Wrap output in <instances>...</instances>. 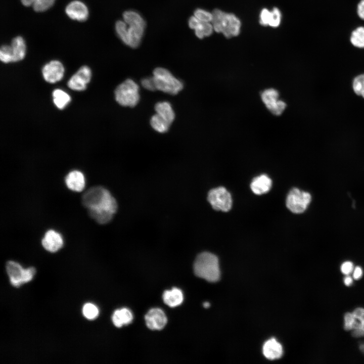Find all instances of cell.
Masks as SVG:
<instances>
[{
	"label": "cell",
	"instance_id": "f6af8a7d",
	"mask_svg": "<svg viewBox=\"0 0 364 364\" xmlns=\"http://www.w3.org/2000/svg\"><path fill=\"white\" fill-rule=\"evenodd\" d=\"M361 96L364 98V89H363V91H362V94H361Z\"/></svg>",
	"mask_w": 364,
	"mask_h": 364
},
{
	"label": "cell",
	"instance_id": "ffe728a7",
	"mask_svg": "<svg viewBox=\"0 0 364 364\" xmlns=\"http://www.w3.org/2000/svg\"><path fill=\"white\" fill-rule=\"evenodd\" d=\"M155 110L159 116L171 124L175 118L174 112L171 104L166 101L158 102L155 106Z\"/></svg>",
	"mask_w": 364,
	"mask_h": 364
},
{
	"label": "cell",
	"instance_id": "d6a6232c",
	"mask_svg": "<svg viewBox=\"0 0 364 364\" xmlns=\"http://www.w3.org/2000/svg\"><path fill=\"white\" fill-rule=\"evenodd\" d=\"M353 88L355 94L361 95L364 89V74L360 75L353 80Z\"/></svg>",
	"mask_w": 364,
	"mask_h": 364
},
{
	"label": "cell",
	"instance_id": "7a4b0ae2",
	"mask_svg": "<svg viewBox=\"0 0 364 364\" xmlns=\"http://www.w3.org/2000/svg\"><path fill=\"white\" fill-rule=\"evenodd\" d=\"M212 13L213 18L211 23L216 32L223 34L226 38L239 35L241 22L235 14L224 12L219 9H214Z\"/></svg>",
	"mask_w": 364,
	"mask_h": 364
},
{
	"label": "cell",
	"instance_id": "ba28073f",
	"mask_svg": "<svg viewBox=\"0 0 364 364\" xmlns=\"http://www.w3.org/2000/svg\"><path fill=\"white\" fill-rule=\"evenodd\" d=\"M261 99L266 108L274 115L279 116L285 110L287 104L280 99L278 91L272 88H267L261 93Z\"/></svg>",
	"mask_w": 364,
	"mask_h": 364
},
{
	"label": "cell",
	"instance_id": "30bf717a",
	"mask_svg": "<svg viewBox=\"0 0 364 364\" xmlns=\"http://www.w3.org/2000/svg\"><path fill=\"white\" fill-rule=\"evenodd\" d=\"M64 71V67L61 62L52 60L44 65L42 74L47 82L54 83L62 79Z\"/></svg>",
	"mask_w": 364,
	"mask_h": 364
},
{
	"label": "cell",
	"instance_id": "4fadbf2b",
	"mask_svg": "<svg viewBox=\"0 0 364 364\" xmlns=\"http://www.w3.org/2000/svg\"><path fill=\"white\" fill-rule=\"evenodd\" d=\"M41 243L46 250L55 252L62 248L64 242L60 233L55 230H50L45 233Z\"/></svg>",
	"mask_w": 364,
	"mask_h": 364
},
{
	"label": "cell",
	"instance_id": "6da1fadb",
	"mask_svg": "<svg viewBox=\"0 0 364 364\" xmlns=\"http://www.w3.org/2000/svg\"><path fill=\"white\" fill-rule=\"evenodd\" d=\"M81 202L88 209L90 217L101 224L109 222L117 209L115 198L101 186L88 189L82 195Z\"/></svg>",
	"mask_w": 364,
	"mask_h": 364
},
{
	"label": "cell",
	"instance_id": "484cf974",
	"mask_svg": "<svg viewBox=\"0 0 364 364\" xmlns=\"http://www.w3.org/2000/svg\"><path fill=\"white\" fill-rule=\"evenodd\" d=\"M350 41L351 44L358 48H364V27L360 26L351 33Z\"/></svg>",
	"mask_w": 364,
	"mask_h": 364
},
{
	"label": "cell",
	"instance_id": "f1b7e54d",
	"mask_svg": "<svg viewBox=\"0 0 364 364\" xmlns=\"http://www.w3.org/2000/svg\"><path fill=\"white\" fill-rule=\"evenodd\" d=\"M0 59L4 63L13 62V54L11 46L5 44L1 47Z\"/></svg>",
	"mask_w": 364,
	"mask_h": 364
},
{
	"label": "cell",
	"instance_id": "8fae6325",
	"mask_svg": "<svg viewBox=\"0 0 364 364\" xmlns=\"http://www.w3.org/2000/svg\"><path fill=\"white\" fill-rule=\"evenodd\" d=\"M147 326L151 330H161L166 325L167 319L163 311L158 308L151 309L145 316Z\"/></svg>",
	"mask_w": 364,
	"mask_h": 364
},
{
	"label": "cell",
	"instance_id": "7402d4cb",
	"mask_svg": "<svg viewBox=\"0 0 364 364\" xmlns=\"http://www.w3.org/2000/svg\"><path fill=\"white\" fill-rule=\"evenodd\" d=\"M112 319L116 327H121L130 324L133 320V315L129 309L122 308L114 311Z\"/></svg>",
	"mask_w": 364,
	"mask_h": 364
},
{
	"label": "cell",
	"instance_id": "603a6c76",
	"mask_svg": "<svg viewBox=\"0 0 364 364\" xmlns=\"http://www.w3.org/2000/svg\"><path fill=\"white\" fill-rule=\"evenodd\" d=\"M53 102L59 109H64L70 102V96L64 90L56 89L53 92Z\"/></svg>",
	"mask_w": 364,
	"mask_h": 364
},
{
	"label": "cell",
	"instance_id": "52a82bcc",
	"mask_svg": "<svg viewBox=\"0 0 364 364\" xmlns=\"http://www.w3.org/2000/svg\"><path fill=\"white\" fill-rule=\"evenodd\" d=\"M207 200L213 208L216 210L227 212L232 207L231 195L226 189L222 187L210 190Z\"/></svg>",
	"mask_w": 364,
	"mask_h": 364
},
{
	"label": "cell",
	"instance_id": "60d3db41",
	"mask_svg": "<svg viewBox=\"0 0 364 364\" xmlns=\"http://www.w3.org/2000/svg\"><path fill=\"white\" fill-rule=\"evenodd\" d=\"M21 3L25 6H33L36 0H20Z\"/></svg>",
	"mask_w": 364,
	"mask_h": 364
},
{
	"label": "cell",
	"instance_id": "ac0fdd59",
	"mask_svg": "<svg viewBox=\"0 0 364 364\" xmlns=\"http://www.w3.org/2000/svg\"><path fill=\"white\" fill-rule=\"evenodd\" d=\"M271 183V180L267 175L261 174L253 178L250 188L254 194L261 195L269 191Z\"/></svg>",
	"mask_w": 364,
	"mask_h": 364
},
{
	"label": "cell",
	"instance_id": "4dcf8cb0",
	"mask_svg": "<svg viewBox=\"0 0 364 364\" xmlns=\"http://www.w3.org/2000/svg\"><path fill=\"white\" fill-rule=\"evenodd\" d=\"M194 15L200 21L205 22H211L213 18L212 12L202 8L195 9Z\"/></svg>",
	"mask_w": 364,
	"mask_h": 364
},
{
	"label": "cell",
	"instance_id": "d590c367",
	"mask_svg": "<svg viewBox=\"0 0 364 364\" xmlns=\"http://www.w3.org/2000/svg\"><path fill=\"white\" fill-rule=\"evenodd\" d=\"M35 269L33 267L24 269L23 276V283H26L30 281L35 274Z\"/></svg>",
	"mask_w": 364,
	"mask_h": 364
},
{
	"label": "cell",
	"instance_id": "4316f807",
	"mask_svg": "<svg viewBox=\"0 0 364 364\" xmlns=\"http://www.w3.org/2000/svg\"><path fill=\"white\" fill-rule=\"evenodd\" d=\"M194 30L196 36L200 39L210 36L214 31L212 23L202 21Z\"/></svg>",
	"mask_w": 364,
	"mask_h": 364
},
{
	"label": "cell",
	"instance_id": "8d00e7d4",
	"mask_svg": "<svg viewBox=\"0 0 364 364\" xmlns=\"http://www.w3.org/2000/svg\"><path fill=\"white\" fill-rule=\"evenodd\" d=\"M353 270V265L350 261H345L341 266V272L346 275H349Z\"/></svg>",
	"mask_w": 364,
	"mask_h": 364
},
{
	"label": "cell",
	"instance_id": "83f0119b",
	"mask_svg": "<svg viewBox=\"0 0 364 364\" xmlns=\"http://www.w3.org/2000/svg\"><path fill=\"white\" fill-rule=\"evenodd\" d=\"M82 311L84 316L89 320L95 318L99 314V310L97 306L89 303L83 306Z\"/></svg>",
	"mask_w": 364,
	"mask_h": 364
},
{
	"label": "cell",
	"instance_id": "5bb4252c",
	"mask_svg": "<svg viewBox=\"0 0 364 364\" xmlns=\"http://www.w3.org/2000/svg\"><path fill=\"white\" fill-rule=\"evenodd\" d=\"M65 183L70 190L81 192L84 189L85 185L84 175L80 171L72 170L66 176Z\"/></svg>",
	"mask_w": 364,
	"mask_h": 364
},
{
	"label": "cell",
	"instance_id": "9c48e42d",
	"mask_svg": "<svg viewBox=\"0 0 364 364\" xmlns=\"http://www.w3.org/2000/svg\"><path fill=\"white\" fill-rule=\"evenodd\" d=\"M92 77V72L87 66H83L71 76L67 82L68 86L76 91L84 90Z\"/></svg>",
	"mask_w": 364,
	"mask_h": 364
},
{
	"label": "cell",
	"instance_id": "d4e9b609",
	"mask_svg": "<svg viewBox=\"0 0 364 364\" xmlns=\"http://www.w3.org/2000/svg\"><path fill=\"white\" fill-rule=\"evenodd\" d=\"M150 124L154 130L160 133L166 132L170 125L157 114L152 116Z\"/></svg>",
	"mask_w": 364,
	"mask_h": 364
},
{
	"label": "cell",
	"instance_id": "9a60e30c",
	"mask_svg": "<svg viewBox=\"0 0 364 364\" xmlns=\"http://www.w3.org/2000/svg\"><path fill=\"white\" fill-rule=\"evenodd\" d=\"M6 270L13 286L19 287L23 284L24 269L18 263L14 261H8L6 263Z\"/></svg>",
	"mask_w": 364,
	"mask_h": 364
},
{
	"label": "cell",
	"instance_id": "2e32d148",
	"mask_svg": "<svg viewBox=\"0 0 364 364\" xmlns=\"http://www.w3.org/2000/svg\"><path fill=\"white\" fill-rule=\"evenodd\" d=\"M262 352L266 358L273 360L280 358L283 355V350L281 344L275 339L271 338L264 343Z\"/></svg>",
	"mask_w": 364,
	"mask_h": 364
},
{
	"label": "cell",
	"instance_id": "8992f818",
	"mask_svg": "<svg viewBox=\"0 0 364 364\" xmlns=\"http://www.w3.org/2000/svg\"><path fill=\"white\" fill-rule=\"evenodd\" d=\"M311 200V197L309 193L294 188L288 194L286 206L293 213H301L306 209Z\"/></svg>",
	"mask_w": 364,
	"mask_h": 364
},
{
	"label": "cell",
	"instance_id": "ab89813d",
	"mask_svg": "<svg viewBox=\"0 0 364 364\" xmlns=\"http://www.w3.org/2000/svg\"><path fill=\"white\" fill-rule=\"evenodd\" d=\"M362 275V270L360 267L359 266H356L354 270L353 273V277L355 280H358L360 279Z\"/></svg>",
	"mask_w": 364,
	"mask_h": 364
},
{
	"label": "cell",
	"instance_id": "277c9868",
	"mask_svg": "<svg viewBox=\"0 0 364 364\" xmlns=\"http://www.w3.org/2000/svg\"><path fill=\"white\" fill-rule=\"evenodd\" d=\"M153 78L156 89L172 95L177 94L183 88V84L167 69L157 67L153 71Z\"/></svg>",
	"mask_w": 364,
	"mask_h": 364
},
{
	"label": "cell",
	"instance_id": "e0dca14e",
	"mask_svg": "<svg viewBox=\"0 0 364 364\" xmlns=\"http://www.w3.org/2000/svg\"><path fill=\"white\" fill-rule=\"evenodd\" d=\"M352 313L354 320L351 327L352 336L356 338L364 336V308H356Z\"/></svg>",
	"mask_w": 364,
	"mask_h": 364
},
{
	"label": "cell",
	"instance_id": "e575fe53",
	"mask_svg": "<svg viewBox=\"0 0 364 364\" xmlns=\"http://www.w3.org/2000/svg\"><path fill=\"white\" fill-rule=\"evenodd\" d=\"M142 86L146 89L154 91L156 90L153 77L143 78L141 81Z\"/></svg>",
	"mask_w": 364,
	"mask_h": 364
},
{
	"label": "cell",
	"instance_id": "f546056e",
	"mask_svg": "<svg viewBox=\"0 0 364 364\" xmlns=\"http://www.w3.org/2000/svg\"><path fill=\"white\" fill-rule=\"evenodd\" d=\"M282 19V15L280 10L277 7H274L271 10V17L268 26L273 28L279 27L281 24Z\"/></svg>",
	"mask_w": 364,
	"mask_h": 364
},
{
	"label": "cell",
	"instance_id": "44dd1931",
	"mask_svg": "<svg viewBox=\"0 0 364 364\" xmlns=\"http://www.w3.org/2000/svg\"><path fill=\"white\" fill-rule=\"evenodd\" d=\"M163 299L166 305L174 307L181 304L184 299L183 294L180 289L173 288L163 293Z\"/></svg>",
	"mask_w": 364,
	"mask_h": 364
},
{
	"label": "cell",
	"instance_id": "b9f144b4",
	"mask_svg": "<svg viewBox=\"0 0 364 364\" xmlns=\"http://www.w3.org/2000/svg\"><path fill=\"white\" fill-rule=\"evenodd\" d=\"M352 278L349 276L345 277L344 279V284L347 286H350L352 284Z\"/></svg>",
	"mask_w": 364,
	"mask_h": 364
},
{
	"label": "cell",
	"instance_id": "f35d334b",
	"mask_svg": "<svg viewBox=\"0 0 364 364\" xmlns=\"http://www.w3.org/2000/svg\"><path fill=\"white\" fill-rule=\"evenodd\" d=\"M357 14L361 19L364 20V0H361L358 4Z\"/></svg>",
	"mask_w": 364,
	"mask_h": 364
},
{
	"label": "cell",
	"instance_id": "cb8c5ba5",
	"mask_svg": "<svg viewBox=\"0 0 364 364\" xmlns=\"http://www.w3.org/2000/svg\"><path fill=\"white\" fill-rule=\"evenodd\" d=\"M116 33L121 41L126 46H128V25L123 20L116 21L115 25Z\"/></svg>",
	"mask_w": 364,
	"mask_h": 364
},
{
	"label": "cell",
	"instance_id": "3957f363",
	"mask_svg": "<svg viewBox=\"0 0 364 364\" xmlns=\"http://www.w3.org/2000/svg\"><path fill=\"white\" fill-rule=\"evenodd\" d=\"M194 270L197 277L208 282H215L220 279L218 259L215 255L208 252H202L197 256Z\"/></svg>",
	"mask_w": 364,
	"mask_h": 364
},
{
	"label": "cell",
	"instance_id": "5b68a950",
	"mask_svg": "<svg viewBox=\"0 0 364 364\" xmlns=\"http://www.w3.org/2000/svg\"><path fill=\"white\" fill-rule=\"evenodd\" d=\"M139 86L131 79H127L120 84L115 90L116 102L124 107H133L140 100Z\"/></svg>",
	"mask_w": 364,
	"mask_h": 364
},
{
	"label": "cell",
	"instance_id": "7bdbcfd3",
	"mask_svg": "<svg viewBox=\"0 0 364 364\" xmlns=\"http://www.w3.org/2000/svg\"><path fill=\"white\" fill-rule=\"evenodd\" d=\"M359 349L363 353H364V344H361L359 346Z\"/></svg>",
	"mask_w": 364,
	"mask_h": 364
},
{
	"label": "cell",
	"instance_id": "ee69618b",
	"mask_svg": "<svg viewBox=\"0 0 364 364\" xmlns=\"http://www.w3.org/2000/svg\"><path fill=\"white\" fill-rule=\"evenodd\" d=\"M203 306L205 308H208L210 306V304L207 302H205L204 303Z\"/></svg>",
	"mask_w": 364,
	"mask_h": 364
},
{
	"label": "cell",
	"instance_id": "836d02e7",
	"mask_svg": "<svg viewBox=\"0 0 364 364\" xmlns=\"http://www.w3.org/2000/svg\"><path fill=\"white\" fill-rule=\"evenodd\" d=\"M271 17V11L267 8H263L259 14V23L263 26L269 25Z\"/></svg>",
	"mask_w": 364,
	"mask_h": 364
},
{
	"label": "cell",
	"instance_id": "d6986e66",
	"mask_svg": "<svg viewBox=\"0 0 364 364\" xmlns=\"http://www.w3.org/2000/svg\"><path fill=\"white\" fill-rule=\"evenodd\" d=\"M11 47L13 54V62L20 61L24 59L26 54V44L22 36H18L13 38Z\"/></svg>",
	"mask_w": 364,
	"mask_h": 364
},
{
	"label": "cell",
	"instance_id": "1f68e13d",
	"mask_svg": "<svg viewBox=\"0 0 364 364\" xmlns=\"http://www.w3.org/2000/svg\"><path fill=\"white\" fill-rule=\"evenodd\" d=\"M56 0H36L33 6L36 12H43L51 8Z\"/></svg>",
	"mask_w": 364,
	"mask_h": 364
},
{
	"label": "cell",
	"instance_id": "7c38bea8",
	"mask_svg": "<svg viewBox=\"0 0 364 364\" xmlns=\"http://www.w3.org/2000/svg\"><path fill=\"white\" fill-rule=\"evenodd\" d=\"M65 12L72 20L84 21L88 17V10L86 6L80 1H73L66 6Z\"/></svg>",
	"mask_w": 364,
	"mask_h": 364
},
{
	"label": "cell",
	"instance_id": "74e56055",
	"mask_svg": "<svg viewBox=\"0 0 364 364\" xmlns=\"http://www.w3.org/2000/svg\"><path fill=\"white\" fill-rule=\"evenodd\" d=\"M200 22L201 21H200L194 15L192 16L188 20V25L191 29L195 30L199 25Z\"/></svg>",
	"mask_w": 364,
	"mask_h": 364
}]
</instances>
